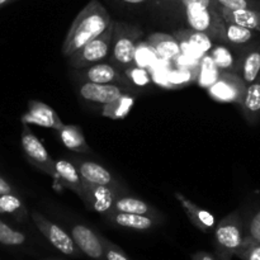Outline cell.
Segmentation results:
<instances>
[{
  "mask_svg": "<svg viewBox=\"0 0 260 260\" xmlns=\"http://www.w3.org/2000/svg\"><path fill=\"white\" fill-rule=\"evenodd\" d=\"M177 37H182L183 40L187 41L189 45L194 46L197 50H205L206 53L210 52V50L213 47V45H215V42H213L207 35L197 32V30L189 29V28H188V29L179 30V32L177 33Z\"/></svg>",
  "mask_w": 260,
  "mask_h": 260,
  "instance_id": "cell-30",
  "label": "cell"
},
{
  "mask_svg": "<svg viewBox=\"0 0 260 260\" xmlns=\"http://www.w3.org/2000/svg\"><path fill=\"white\" fill-rule=\"evenodd\" d=\"M245 240L260 241V208L245 222Z\"/></svg>",
  "mask_w": 260,
  "mask_h": 260,
  "instance_id": "cell-35",
  "label": "cell"
},
{
  "mask_svg": "<svg viewBox=\"0 0 260 260\" xmlns=\"http://www.w3.org/2000/svg\"><path fill=\"white\" fill-rule=\"evenodd\" d=\"M70 234L84 255L91 260H106L101 234L95 233L93 229L83 223H73Z\"/></svg>",
  "mask_w": 260,
  "mask_h": 260,
  "instance_id": "cell-12",
  "label": "cell"
},
{
  "mask_svg": "<svg viewBox=\"0 0 260 260\" xmlns=\"http://www.w3.org/2000/svg\"><path fill=\"white\" fill-rule=\"evenodd\" d=\"M56 180L66 189L71 190L81 198L84 192V179L81 178L78 168L73 160L57 159L55 160Z\"/></svg>",
  "mask_w": 260,
  "mask_h": 260,
  "instance_id": "cell-17",
  "label": "cell"
},
{
  "mask_svg": "<svg viewBox=\"0 0 260 260\" xmlns=\"http://www.w3.org/2000/svg\"><path fill=\"white\" fill-rule=\"evenodd\" d=\"M43 260H61V259H57V258H48V259H43Z\"/></svg>",
  "mask_w": 260,
  "mask_h": 260,
  "instance_id": "cell-42",
  "label": "cell"
},
{
  "mask_svg": "<svg viewBox=\"0 0 260 260\" xmlns=\"http://www.w3.org/2000/svg\"><path fill=\"white\" fill-rule=\"evenodd\" d=\"M0 213L9 215L18 221H24L28 217V211L18 193L0 194Z\"/></svg>",
  "mask_w": 260,
  "mask_h": 260,
  "instance_id": "cell-27",
  "label": "cell"
},
{
  "mask_svg": "<svg viewBox=\"0 0 260 260\" xmlns=\"http://www.w3.org/2000/svg\"><path fill=\"white\" fill-rule=\"evenodd\" d=\"M71 160H73V162L75 164V167L78 168L81 178H83L85 182L93 183V184L98 185H106V187L114 188V189L119 190V192L126 193V190L122 189L121 183H119L118 180L113 177V174H112L107 168H104L103 165L91 161V160L80 159V157H74V159Z\"/></svg>",
  "mask_w": 260,
  "mask_h": 260,
  "instance_id": "cell-13",
  "label": "cell"
},
{
  "mask_svg": "<svg viewBox=\"0 0 260 260\" xmlns=\"http://www.w3.org/2000/svg\"><path fill=\"white\" fill-rule=\"evenodd\" d=\"M107 221L117 228L127 229V230L135 231H149L159 226L162 222V220L159 218L150 217L145 215H136V213H126V212H112L107 213L104 216Z\"/></svg>",
  "mask_w": 260,
  "mask_h": 260,
  "instance_id": "cell-15",
  "label": "cell"
},
{
  "mask_svg": "<svg viewBox=\"0 0 260 260\" xmlns=\"http://www.w3.org/2000/svg\"><path fill=\"white\" fill-rule=\"evenodd\" d=\"M147 43L151 46L157 57L162 60H173L182 52V46L178 38L167 33H154L147 38Z\"/></svg>",
  "mask_w": 260,
  "mask_h": 260,
  "instance_id": "cell-21",
  "label": "cell"
},
{
  "mask_svg": "<svg viewBox=\"0 0 260 260\" xmlns=\"http://www.w3.org/2000/svg\"><path fill=\"white\" fill-rule=\"evenodd\" d=\"M246 83L238 73L223 71L207 89L211 98L218 103H235L240 106L246 90Z\"/></svg>",
  "mask_w": 260,
  "mask_h": 260,
  "instance_id": "cell-8",
  "label": "cell"
},
{
  "mask_svg": "<svg viewBox=\"0 0 260 260\" xmlns=\"http://www.w3.org/2000/svg\"><path fill=\"white\" fill-rule=\"evenodd\" d=\"M182 7L189 29L205 33L213 42L225 43L226 22L216 0H182Z\"/></svg>",
  "mask_w": 260,
  "mask_h": 260,
  "instance_id": "cell-2",
  "label": "cell"
},
{
  "mask_svg": "<svg viewBox=\"0 0 260 260\" xmlns=\"http://www.w3.org/2000/svg\"><path fill=\"white\" fill-rule=\"evenodd\" d=\"M235 258L241 260H260V241L245 240L235 253Z\"/></svg>",
  "mask_w": 260,
  "mask_h": 260,
  "instance_id": "cell-33",
  "label": "cell"
},
{
  "mask_svg": "<svg viewBox=\"0 0 260 260\" xmlns=\"http://www.w3.org/2000/svg\"><path fill=\"white\" fill-rule=\"evenodd\" d=\"M22 123L37 124L46 128H52L55 131L63 126V122L61 121L55 109L37 101H30L28 103V111L22 116Z\"/></svg>",
  "mask_w": 260,
  "mask_h": 260,
  "instance_id": "cell-14",
  "label": "cell"
},
{
  "mask_svg": "<svg viewBox=\"0 0 260 260\" xmlns=\"http://www.w3.org/2000/svg\"><path fill=\"white\" fill-rule=\"evenodd\" d=\"M245 241V221L239 211L229 213L213 230L215 255L218 260H233Z\"/></svg>",
  "mask_w": 260,
  "mask_h": 260,
  "instance_id": "cell-3",
  "label": "cell"
},
{
  "mask_svg": "<svg viewBox=\"0 0 260 260\" xmlns=\"http://www.w3.org/2000/svg\"><path fill=\"white\" fill-rule=\"evenodd\" d=\"M57 136L63 146L69 150L80 152V154H89L90 147L86 144L81 127L75 124H63L60 129H57Z\"/></svg>",
  "mask_w": 260,
  "mask_h": 260,
  "instance_id": "cell-24",
  "label": "cell"
},
{
  "mask_svg": "<svg viewBox=\"0 0 260 260\" xmlns=\"http://www.w3.org/2000/svg\"><path fill=\"white\" fill-rule=\"evenodd\" d=\"M222 8L228 9L260 10V0H216Z\"/></svg>",
  "mask_w": 260,
  "mask_h": 260,
  "instance_id": "cell-38",
  "label": "cell"
},
{
  "mask_svg": "<svg viewBox=\"0 0 260 260\" xmlns=\"http://www.w3.org/2000/svg\"><path fill=\"white\" fill-rule=\"evenodd\" d=\"M13 2H15V0H0V8L4 7V5H7V4H10V3H13Z\"/></svg>",
  "mask_w": 260,
  "mask_h": 260,
  "instance_id": "cell-41",
  "label": "cell"
},
{
  "mask_svg": "<svg viewBox=\"0 0 260 260\" xmlns=\"http://www.w3.org/2000/svg\"><path fill=\"white\" fill-rule=\"evenodd\" d=\"M157 4L161 14L174 18L183 17L182 0H157Z\"/></svg>",
  "mask_w": 260,
  "mask_h": 260,
  "instance_id": "cell-36",
  "label": "cell"
},
{
  "mask_svg": "<svg viewBox=\"0 0 260 260\" xmlns=\"http://www.w3.org/2000/svg\"><path fill=\"white\" fill-rule=\"evenodd\" d=\"M22 136H20V142H22L23 151L27 156L28 161L38 169L40 172L50 175L53 179H56V167L55 160L51 157L46 147L43 146L42 142L40 141L37 136L30 131L28 124L22 123Z\"/></svg>",
  "mask_w": 260,
  "mask_h": 260,
  "instance_id": "cell-7",
  "label": "cell"
},
{
  "mask_svg": "<svg viewBox=\"0 0 260 260\" xmlns=\"http://www.w3.org/2000/svg\"><path fill=\"white\" fill-rule=\"evenodd\" d=\"M102 241H103L106 260H132L126 253H124L123 249H121L118 245H116V244L112 243L111 240L104 238L103 235H102Z\"/></svg>",
  "mask_w": 260,
  "mask_h": 260,
  "instance_id": "cell-34",
  "label": "cell"
},
{
  "mask_svg": "<svg viewBox=\"0 0 260 260\" xmlns=\"http://www.w3.org/2000/svg\"><path fill=\"white\" fill-rule=\"evenodd\" d=\"M142 35L144 32L139 25L126 22L114 23L109 61L122 70L135 65V55Z\"/></svg>",
  "mask_w": 260,
  "mask_h": 260,
  "instance_id": "cell-4",
  "label": "cell"
},
{
  "mask_svg": "<svg viewBox=\"0 0 260 260\" xmlns=\"http://www.w3.org/2000/svg\"><path fill=\"white\" fill-rule=\"evenodd\" d=\"M121 193L114 188L93 184L84 180V192L80 200L89 211L99 213L104 217L107 213L114 210V203Z\"/></svg>",
  "mask_w": 260,
  "mask_h": 260,
  "instance_id": "cell-10",
  "label": "cell"
},
{
  "mask_svg": "<svg viewBox=\"0 0 260 260\" xmlns=\"http://www.w3.org/2000/svg\"><path fill=\"white\" fill-rule=\"evenodd\" d=\"M175 198L180 203V206L183 207L185 215L188 216L193 226H196L202 233H211V231L215 230L216 218L212 213L208 212L205 208H201L200 206L188 200L182 193L175 192Z\"/></svg>",
  "mask_w": 260,
  "mask_h": 260,
  "instance_id": "cell-16",
  "label": "cell"
},
{
  "mask_svg": "<svg viewBox=\"0 0 260 260\" xmlns=\"http://www.w3.org/2000/svg\"><path fill=\"white\" fill-rule=\"evenodd\" d=\"M123 71L134 88H145V86L150 85V83H151V76H150L149 71L145 68H141V66L132 65L129 68L124 69Z\"/></svg>",
  "mask_w": 260,
  "mask_h": 260,
  "instance_id": "cell-31",
  "label": "cell"
},
{
  "mask_svg": "<svg viewBox=\"0 0 260 260\" xmlns=\"http://www.w3.org/2000/svg\"><path fill=\"white\" fill-rule=\"evenodd\" d=\"M80 79L98 84H118V85L127 86V88L135 90L124 71L111 61L109 62L103 61V62L94 63L88 68L81 69Z\"/></svg>",
  "mask_w": 260,
  "mask_h": 260,
  "instance_id": "cell-11",
  "label": "cell"
},
{
  "mask_svg": "<svg viewBox=\"0 0 260 260\" xmlns=\"http://www.w3.org/2000/svg\"><path fill=\"white\" fill-rule=\"evenodd\" d=\"M30 217H32L33 223L38 229V231L45 236L46 240L56 250H58L63 255L70 256V258H81L84 255L80 249L78 248V245L75 244V241H74L71 234L63 230L61 226L50 221L47 217H45L42 213L37 212V211H32L30 212Z\"/></svg>",
  "mask_w": 260,
  "mask_h": 260,
  "instance_id": "cell-6",
  "label": "cell"
},
{
  "mask_svg": "<svg viewBox=\"0 0 260 260\" xmlns=\"http://www.w3.org/2000/svg\"><path fill=\"white\" fill-rule=\"evenodd\" d=\"M197 74L198 71L193 73L189 69H177V70L172 71L169 74L168 81H169L172 88H180V86L188 85L192 80H196L197 79Z\"/></svg>",
  "mask_w": 260,
  "mask_h": 260,
  "instance_id": "cell-32",
  "label": "cell"
},
{
  "mask_svg": "<svg viewBox=\"0 0 260 260\" xmlns=\"http://www.w3.org/2000/svg\"><path fill=\"white\" fill-rule=\"evenodd\" d=\"M221 71L218 70V68L216 66V63L213 62L212 57H211L208 53H206L203 56L202 61H201L200 70L197 74V83L198 85L202 86V88L208 89L220 76Z\"/></svg>",
  "mask_w": 260,
  "mask_h": 260,
  "instance_id": "cell-28",
  "label": "cell"
},
{
  "mask_svg": "<svg viewBox=\"0 0 260 260\" xmlns=\"http://www.w3.org/2000/svg\"><path fill=\"white\" fill-rule=\"evenodd\" d=\"M114 23H116V20H113L112 24L103 33H101L98 37L89 41L80 50H78L75 53L69 56V65L73 69H75V70H81V69L94 65V63L106 61L109 57V55H111Z\"/></svg>",
  "mask_w": 260,
  "mask_h": 260,
  "instance_id": "cell-5",
  "label": "cell"
},
{
  "mask_svg": "<svg viewBox=\"0 0 260 260\" xmlns=\"http://www.w3.org/2000/svg\"><path fill=\"white\" fill-rule=\"evenodd\" d=\"M112 2L121 5V7L128 8V9L141 10L147 8V9H155L160 12L157 0H112Z\"/></svg>",
  "mask_w": 260,
  "mask_h": 260,
  "instance_id": "cell-37",
  "label": "cell"
},
{
  "mask_svg": "<svg viewBox=\"0 0 260 260\" xmlns=\"http://www.w3.org/2000/svg\"><path fill=\"white\" fill-rule=\"evenodd\" d=\"M259 32L234 23H226L225 27V43L233 46L236 50L241 51L254 43L259 42Z\"/></svg>",
  "mask_w": 260,
  "mask_h": 260,
  "instance_id": "cell-22",
  "label": "cell"
},
{
  "mask_svg": "<svg viewBox=\"0 0 260 260\" xmlns=\"http://www.w3.org/2000/svg\"><path fill=\"white\" fill-rule=\"evenodd\" d=\"M208 55L212 57L213 62L221 73H239V66L241 60V51L234 48L228 43H215Z\"/></svg>",
  "mask_w": 260,
  "mask_h": 260,
  "instance_id": "cell-18",
  "label": "cell"
},
{
  "mask_svg": "<svg viewBox=\"0 0 260 260\" xmlns=\"http://www.w3.org/2000/svg\"><path fill=\"white\" fill-rule=\"evenodd\" d=\"M238 74L243 78L246 85L254 83L260 78V41L241 50V60Z\"/></svg>",
  "mask_w": 260,
  "mask_h": 260,
  "instance_id": "cell-19",
  "label": "cell"
},
{
  "mask_svg": "<svg viewBox=\"0 0 260 260\" xmlns=\"http://www.w3.org/2000/svg\"><path fill=\"white\" fill-rule=\"evenodd\" d=\"M113 211H117V212L136 213V215H145L162 220L161 213L156 208L152 207L151 205L146 203L145 201L140 200V198L134 197L131 194H127V192L118 194L116 203H114Z\"/></svg>",
  "mask_w": 260,
  "mask_h": 260,
  "instance_id": "cell-20",
  "label": "cell"
},
{
  "mask_svg": "<svg viewBox=\"0 0 260 260\" xmlns=\"http://www.w3.org/2000/svg\"><path fill=\"white\" fill-rule=\"evenodd\" d=\"M222 17L226 23L241 25L260 32V10L255 9H228L222 8Z\"/></svg>",
  "mask_w": 260,
  "mask_h": 260,
  "instance_id": "cell-25",
  "label": "cell"
},
{
  "mask_svg": "<svg viewBox=\"0 0 260 260\" xmlns=\"http://www.w3.org/2000/svg\"><path fill=\"white\" fill-rule=\"evenodd\" d=\"M5 193H17V190L7 179L0 175V194H5Z\"/></svg>",
  "mask_w": 260,
  "mask_h": 260,
  "instance_id": "cell-39",
  "label": "cell"
},
{
  "mask_svg": "<svg viewBox=\"0 0 260 260\" xmlns=\"http://www.w3.org/2000/svg\"><path fill=\"white\" fill-rule=\"evenodd\" d=\"M192 260H218L217 256L208 251H197L192 254Z\"/></svg>",
  "mask_w": 260,
  "mask_h": 260,
  "instance_id": "cell-40",
  "label": "cell"
},
{
  "mask_svg": "<svg viewBox=\"0 0 260 260\" xmlns=\"http://www.w3.org/2000/svg\"><path fill=\"white\" fill-rule=\"evenodd\" d=\"M78 93L86 103L103 107L118 99L123 94L134 93V90L118 84H98L80 79L78 84Z\"/></svg>",
  "mask_w": 260,
  "mask_h": 260,
  "instance_id": "cell-9",
  "label": "cell"
},
{
  "mask_svg": "<svg viewBox=\"0 0 260 260\" xmlns=\"http://www.w3.org/2000/svg\"><path fill=\"white\" fill-rule=\"evenodd\" d=\"M136 98L137 96L135 93L123 94L112 103L101 107V114L103 117H107V118L116 119V121L117 119H123L131 112L132 107L136 102Z\"/></svg>",
  "mask_w": 260,
  "mask_h": 260,
  "instance_id": "cell-26",
  "label": "cell"
},
{
  "mask_svg": "<svg viewBox=\"0 0 260 260\" xmlns=\"http://www.w3.org/2000/svg\"><path fill=\"white\" fill-rule=\"evenodd\" d=\"M27 243V235L22 231L13 229L0 218V244L9 248H18Z\"/></svg>",
  "mask_w": 260,
  "mask_h": 260,
  "instance_id": "cell-29",
  "label": "cell"
},
{
  "mask_svg": "<svg viewBox=\"0 0 260 260\" xmlns=\"http://www.w3.org/2000/svg\"><path fill=\"white\" fill-rule=\"evenodd\" d=\"M244 118L249 124H256L260 121V78L246 86L243 102L240 104Z\"/></svg>",
  "mask_w": 260,
  "mask_h": 260,
  "instance_id": "cell-23",
  "label": "cell"
},
{
  "mask_svg": "<svg viewBox=\"0 0 260 260\" xmlns=\"http://www.w3.org/2000/svg\"><path fill=\"white\" fill-rule=\"evenodd\" d=\"M111 14L99 0H90L75 17L61 46V52L69 57L89 41L98 37L112 24Z\"/></svg>",
  "mask_w": 260,
  "mask_h": 260,
  "instance_id": "cell-1",
  "label": "cell"
}]
</instances>
